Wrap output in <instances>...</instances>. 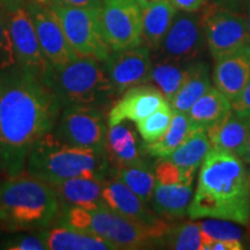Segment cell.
<instances>
[{"mask_svg": "<svg viewBox=\"0 0 250 250\" xmlns=\"http://www.w3.org/2000/svg\"><path fill=\"white\" fill-rule=\"evenodd\" d=\"M62 108L40 78L17 65L0 72V164L8 176L24 171L31 149L54 131Z\"/></svg>", "mask_w": 250, "mask_h": 250, "instance_id": "6da1fadb", "label": "cell"}, {"mask_svg": "<svg viewBox=\"0 0 250 250\" xmlns=\"http://www.w3.org/2000/svg\"><path fill=\"white\" fill-rule=\"evenodd\" d=\"M232 110L240 116L250 118V80L241 94L232 101Z\"/></svg>", "mask_w": 250, "mask_h": 250, "instance_id": "d590c367", "label": "cell"}, {"mask_svg": "<svg viewBox=\"0 0 250 250\" xmlns=\"http://www.w3.org/2000/svg\"><path fill=\"white\" fill-rule=\"evenodd\" d=\"M102 199L110 210L151 229L160 243L162 242V237L169 229L170 225H168L167 221L159 217L155 212L148 210L146 203H144L121 181L116 179L112 181L104 180Z\"/></svg>", "mask_w": 250, "mask_h": 250, "instance_id": "5bb4252c", "label": "cell"}, {"mask_svg": "<svg viewBox=\"0 0 250 250\" xmlns=\"http://www.w3.org/2000/svg\"><path fill=\"white\" fill-rule=\"evenodd\" d=\"M155 183L171 184V183H186L193 184L192 177L188 176L179 166L171 162L169 159H161L154 166Z\"/></svg>", "mask_w": 250, "mask_h": 250, "instance_id": "d6a6232c", "label": "cell"}, {"mask_svg": "<svg viewBox=\"0 0 250 250\" xmlns=\"http://www.w3.org/2000/svg\"><path fill=\"white\" fill-rule=\"evenodd\" d=\"M107 129L98 105L70 104L62 108L52 133L67 145L104 152Z\"/></svg>", "mask_w": 250, "mask_h": 250, "instance_id": "ba28073f", "label": "cell"}, {"mask_svg": "<svg viewBox=\"0 0 250 250\" xmlns=\"http://www.w3.org/2000/svg\"><path fill=\"white\" fill-rule=\"evenodd\" d=\"M206 44L218 59L250 44L248 20L232 8L211 4L202 12Z\"/></svg>", "mask_w": 250, "mask_h": 250, "instance_id": "9c48e42d", "label": "cell"}, {"mask_svg": "<svg viewBox=\"0 0 250 250\" xmlns=\"http://www.w3.org/2000/svg\"><path fill=\"white\" fill-rule=\"evenodd\" d=\"M61 208L52 187L27 170L0 183V226L9 232L44 229Z\"/></svg>", "mask_w": 250, "mask_h": 250, "instance_id": "3957f363", "label": "cell"}, {"mask_svg": "<svg viewBox=\"0 0 250 250\" xmlns=\"http://www.w3.org/2000/svg\"><path fill=\"white\" fill-rule=\"evenodd\" d=\"M115 179L121 181L144 203H151L155 187L154 166L143 159L132 165L114 168Z\"/></svg>", "mask_w": 250, "mask_h": 250, "instance_id": "83f0119b", "label": "cell"}, {"mask_svg": "<svg viewBox=\"0 0 250 250\" xmlns=\"http://www.w3.org/2000/svg\"><path fill=\"white\" fill-rule=\"evenodd\" d=\"M142 13L143 39L152 50L159 51L177 14V8L170 0H161L143 8Z\"/></svg>", "mask_w": 250, "mask_h": 250, "instance_id": "cb8c5ba5", "label": "cell"}, {"mask_svg": "<svg viewBox=\"0 0 250 250\" xmlns=\"http://www.w3.org/2000/svg\"><path fill=\"white\" fill-rule=\"evenodd\" d=\"M2 248L9 250H45L46 245L43 240L42 235L36 234V235H29V234H24V235H17L9 239L5 243Z\"/></svg>", "mask_w": 250, "mask_h": 250, "instance_id": "e575fe53", "label": "cell"}, {"mask_svg": "<svg viewBox=\"0 0 250 250\" xmlns=\"http://www.w3.org/2000/svg\"><path fill=\"white\" fill-rule=\"evenodd\" d=\"M28 11L50 70L64 66L78 57L71 48L61 23L49 7L35 0L28 6Z\"/></svg>", "mask_w": 250, "mask_h": 250, "instance_id": "9a60e30c", "label": "cell"}, {"mask_svg": "<svg viewBox=\"0 0 250 250\" xmlns=\"http://www.w3.org/2000/svg\"><path fill=\"white\" fill-rule=\"evenodd\" d=\"M102 35L111 51L134 48L143 41V13L137 0H103Z\"/></svg>", "mask_w": 250, "mask_h": 250, "instance_id": "30bf717a", "label": "cell"}, {"mask_svg": "<svg viewBox=\"0 0 250 250\" xmlns=\"http://www.w3.org/2000/svg\"><path fill=\"white\" fill-rule=\"evenodd\" d=\"M104 152L108 162L114 168L132 165L144 159L138 137L130 126L123 123L108 126Z\"/></svg>", "mask_w": 250, "mask_h": 250, "instance_id": "44dd1931", "label": "cell"}, {"mask_svg": "<svg viewBox=\"0 0 250 250\" xmlns=\"http://www.w3.org/2000/svg\"><path fill=\"white\" fill-rule=\"evenodd\" d=\"M43 81L54 90L62 107L70 104L99 105L115 90L101 61L76 57L64 66L51 68Z\"/></svg>", "mask_w": 250, "mask_h": 250, "instance_id": "8992f818", "label": "cell"}, {"mask_svg": "<svg viewBox=\"0 0 250 250\" xmlns=\"http://www.w3.org/2000/svg\"><path fill=\"white\" fill-rule=\"evenodd\" d=\"M196 129H201V127H197L192 124L188 114L174 111L173 120H171L170 126L167 132L154 143H145L143 145V148L148 155L159 159H166Z\"/></svg>", "mask_w": 250, "mask_h": 250, "instance_id": "4316f807", "label": "cell"}, {"mask_svg": "<svg viewBox=\"0 0 250 250\" xmlns=\"http://www.w3.org/2000/svg\"><path fill=\"white\" fill-rule=\"evenodd\" d=\"M59 215L61 225L95 234L112 243L117 249H144L160 245L151 229L116 213L107 205L98 210L65 205V208H61Z\"/></svg>", "mask_w": 250, "mask_h": 250, "instance_id": "5b68a950", "label": "cell"}, {"mask_svg": "<svg viewBox=\"0 0 250 250\" xmlns=\"http://www.w3.org/2000/svg\"><path fill=\"white\" fill-rule=\"evenodd\" d=\"M158 1H161V0H137V2H138V5L140 6V8H146L147 6L154 4V2H158Z\"/></svg>", "mask_w": 250, "mask_h": 250, "instance_id": "b9f144b4", "label": "cell"}, {"mask_svg": "<svg viewBox=\"0 0 250 250\" xmlns=\"http://www.w3.org/2000/svg\"><path fill=\"white\" fill-rule=\"evenodd\" d=\"M177 11L198 12L208 4V0H170Z\"/></svg>", "mask_w": 250, "mask_h": 250, "instance_id": "8d00e7d4", "label": "cell"}, {"mask_svg": "<svg viewBox=\"0 0 250 250\" xmlns=\"http://www.w3.org/2000/svg\"><path fill=\"white\" fill-rule=\"evenodd\" d=\"M246 226H247V230H248V233H247V235H248V237L250 239V219H249L248 224H247Z\"/></svg>", "mask_w": 250, "mask_h": 250, "instance_id": "7bdbcfd3", "label": "cell"}, {"mask_svg": "<svg viewBox=\"0 0 250 250\" xmlns=\"http://www.w3.org/2000/svg\"><path fill=\"white\" fill-rule=\"evenodd\" d=\"M232 110V102L220 90L211 87L187 112L197 127L208 130L211 125Z\"/></svg>", "mask_w": 250, "mask_h": 250, "instance_id": "484cf974", "label": "cell"}, {"mask_svg": "<svg viewBox=\"0 0 250 250\" xmlns=\"http://www.w3.org/2000/svg\"><path fill=\"white\" fill-rule=\"evenodd\" d=\"M169 103L160 89L153 85H142L126 89L123 96L112 105L107 116V125H116L125 121L134 123Z\"/></svg>", "mask_w": 250, "mask_h": 250, "instance_id": "2e32d148", "label": "cell"}, {"mask_svg": "<svg viewBox=\"0 0 250 250\" xmlns=\"http://www.w3.org/2000/svg\"><path fill=\"white\" fill-rule=\"evenodd\" d=\"M162 245L175 250H202V232L199 224L187 221L173 225L162 237Z\"/></svg>", "mask_w": 250, "mask_h": 250, "instance_id": "f546056e", "label": "cell"}, {"mask_svg": "<svg viewBox=\"0 0 250 250\" xmlns=\"http://www.w3.org/2000/svg\"><path fill=\"white\" fill-rule=\"evenodd\" d=\"M173 109L169 103H167L164 107L148 115L147 117L137 122V130H138L144 143H154L160 139L169 129L171 120H173Z\"/></svg>", "mask_w": 250, "mask_h": 250, "instance_id": "4dcf8cb0", "label": "cell"}, {"mask_svg": "<svg viewBox=\"0 0 250 250\" xmlns=\"http://www.w3.org/2000/svg\"><path fill=\"white\" fill-rule=\"evenodd\" d=\"M242 160L246 162V164H248L250 166V133H249V137H248V142H247V147H246V152L245 154L242 156Z\"/></svg>", "mask_w": 250, "mask_h": 250, "instance_id": "60d3db41", "label": "cell"}, {"mask_svg": "<svg viewBox=\"0 0 250 250\" xmlns=\"http://www.w3.org/2000/svg\"><path fill=\"white\" fill-rule=\"evenodd\" d=\"M242 0H214L213 4L224 6V7H228V8H232L233 6H235L241 2Z\"/></svg>", "mask_w": 250, "mask_h": 250, "instance_id": "ab89813d", "label": "cell"}, {"mask_svg": "<svg viewBox=\"0 0 250 250\" xmlns=\"http://www.w3.org/2000/svg\"><path fill=\"white\" fill-rule=\"evenodd\" d=\"M206 133L212 147L232 152L242 159L250 133V118L242 117L230 110L211 125Z\"/></svg>", "mask_w": 250, "mask_h": 250, "instance_id": "ac0fdd59", "label": "cell"}, {"mask_svg": "<svg viewBox=\"0 0 250 250\" xmlns=\"http://www.w3.org/2000/svg\"><path fill=\"white\" fill-rule=\"evenodd\" d=\"M109 162L104 152L64 144L50 132L31 149L26 170L49 184L74 179L92 177L105 180Z\"/></svg>", "mask_w": 250, "mask_h": 250, "instance_id": "277c9868", "label": "cell"}, {"mask_svg": "<svg viewBox=\"0 0 250 250\" xmlns=\"http://www.w3.org/2000/svg\"><path fill=\"white\" fill-rule=\"evenodd\" d=\"M192 197V184L155 183L151 199L153 211L165 220L182 219L188 214Z\"/></svg>", "mask_w": 250, "mask_h": 250, "instance_id": "ffe728a7", "label": "cell"}, {"mask_svg": "<svg viewBox=\"0 0 250 250\" xmlns=\"http://www.w3.org/2000/svg\"><path fill=\"white\" fill-rule=\"evenodd\" d=\"M211 78L208 64L193 61L188 64V73L183 85L169 102L173 111L187 112L199 98L211 88Z\"/></svg>", "mask_w": 250, "mask_h": 250, "instance_id": "603a6c76", "label": "cell"}, {"mask_svg": "<svg viewBox=\"0 0 250 250\" xmlns=\"http://www.w3.org/2000/svg\"><path fill=\"white\" fill-rule=\"evenodd\" d=\"M198 224L202 232V250L218 240H242L245 237L242 228L234 221L212 218Z\"/></svg>", "mask_w": 250, "mask_h": 250, "instance_id": "1f68e13d", "label": "cell"}, {"mask_svg": "<svg viewBox=\"0 0 250 250\" xmlns=\"http://www.w3.org/2000/svg\"><path fill=\"white\" fill-rule=\"evenodd\" d=\"M17 65L8 27V14L0 8V72Z\"/></svg>", "mask_w": 250, "mask_h": 250, "instance_id": "836d02e7", "label": "cell"}, {"mask_svg": "<svg viewBox=\"0 0 250 250\" xmlns=\"http://www.w3.org/2000/svg\"><path fill=\"white\" fill-rule=\"evenodd\" d=\"M212 78L215 88L234 101L250 80V44L215 59Z\"/></svg>", "mask_w": 250, "mask_h": 250, "instance_id": "e0dca14e", "label": "cell"}, {"mask_svg": "<svg viewBox=\"0 0 250 250\" xmlns=\"http://www.w3.org/2000/svg\"><path fill=\"white\" fill-rule=\"evenodd\" d=\"M104 180L92 177H74L50 184L61 201V205L79 206L86 210H98L105 205L102 199Z\"/></svg>", "mask_w": 250, "mask_h": 250, "instance_id": "d6986e66", "label": "cell"}, {"mask_svg": "<svg viewBox=\"0 0 250 250\" xmlns=\"http://www.w3.org/2000/svg\"><path fill=\"white\" fill-rule=\"evenodd\" d=\"M248 29H249V35H250V4L248 9Z\"/></svg>", "mask_w": 250, "mask_h": 250, "instance_id": "ee69618b", "label": "cell"}, {"mask_svg": "<svg viewBox=\"0 0 250 250\" xmlns=\"http://www.w3.org/2000/svg\"><path fill=\"white\" fill-rule=\"evenodd\" d=\"M190 219L214 218L246 226L250 219V174L239 155L212 147L199 167Z\"/></svg>", "mask_w": 250, "mask_h": 250, "instance_id": "7a4b0ae2", "label": "cell"}, {"mask_svg": "<svg viewBox=\"0 0 250 250\" xmlns=\"http://www.w3.org/2000/svg\"><path fill=\"white\" fill-rule=\"evenodd\" d=\"M103 0H49L51 4H58L72 7H96L101 8Z\"/></svg>", "mask_w": 250, "mask_h": 250, "instance_id": "f35d334b", "label": "cell"}, {"mask_svg": "<svg viewBox=\"0 0 250 250\" xmlns=\"http://www.w3.org/2000/svg\"><path fill=\"white\" fill-rule=\"evenodd\" d=\"M46 248L50 250H115L112 243L95 234H90L65 225L41 232Z\"/></svg>", "mask_w": 250, "mask_h": 250, "instance_id": "7402d4cb", "label": "cell"}, {"mask_svg": "<svg viewBox=\"0 0 250 250\" xmlns=\"http://www.w3.org/2000/svg\"><path fill=\"white\" fill-rule=\"evenodd\" d=\"M48 7L57 18L65 36L78 57H94L104 62L111 50L102 35L100 9L72 7L49 2Z\"/></svg>", "mask_w": 250, "mask_h": 250, "instance_id": "52a82bcc", "label": "cell"}, {"mask_svg": "<svg viewBox=\"0 0 250 250\" xmlns=\"http://www.w3.org/2000/svg\"><path fill=\"white\" fill-rule=\"evenodd\" d=\"M245 249L241 240H218L205 247L204 250H242Z\"/></svg>", "mask_w": 250, "mask_h": 250, "instance_id": "74e56055", "label": "cell"}, {"mask_svg": "<svg viewBox=\"0 0 250 250\" xmlns=\"http://www.w3.org/2000/svg\"><path fill=\"white\" fill-rule=\"evenodd\" d=\"M37 1L42 2V4H48V1H49V0H37Z\"/></svg>", "mask_w": 250, "mask_h": 250, "instance_id": "f6af8a7d", "label": "cell"}, {"mask_svg": "<svg viewBox=\"0 0 250 250\" xmlns=\"http://www.w3.org/2000/svg\"><path fill=\"white\" fill-rule=\"evenodd\" d=\"M8 27L17 66L41 80L48 76L50 65L43 55L30 13L24 7H14L8 13Z\"/></svg>", "mask_w": 250, "mask_h": 250, "instance_id": "7c38bea8", "label": "cell"}, {"mask_svg": "<svg viewBox=\"0 0 250 250\" xmlns=\"http://www.w3.org/2000/svg\"><path fill=\"white\" fill-rule=\"evenodd\" d=\"M204 42L202 13L181 11L175 15L159 51L162 61L187 64L202 54Z\"/></svg>", "mask_w": 250, "mask_h": 250, "instance_id": "8fae6325", "label": "cell"}, {"mask_svg": "<svg viewBox=\"0 0 250 250\" xmlns=\"http://www.w3.org/2000/svg\"><path fill=\"white\" fill-rule=\"evenodd\" d=\"M103 64L115 94L148 83L153 66L149 49L142 44L110 52Z\"/></svg>", "mask_w": 250, "mask_h": 250, "instance_id": "4fadbf2b", "label": "cell"}, {"mask_svg": "<svg viewBox=\"0 0 250 250\" xmlns=\"http://www.w3.org/2000/svg\"><path fill=\"white\" fill-rule=\"evenodd\" d=\"M212 148L206 130L196 129L166 159L179 166L188 176L195 179L196 171L201 167L206 154Z\"/></svg>", "mask_w": 250, "mask_h": 250, "instance_id": "d4e9b609", "label": "cell"}, {"mask_svg": "<svg viewBox=\"0 0 250 250\" xmlns=\"http://www.w3.org/2000/svg\"><path fill=\"white\" fill-rule=\"evenodd\" d=\"M188 64L161 61L153 65L149 81L155 83V86L164 94L165 99L170 102L181 86L183 85L188 73Z\"/></svg>", "mask_w": 250, "mask_h": 250, "instance_id": "f1b7e54d", "label": "cell"}]
</instances>
